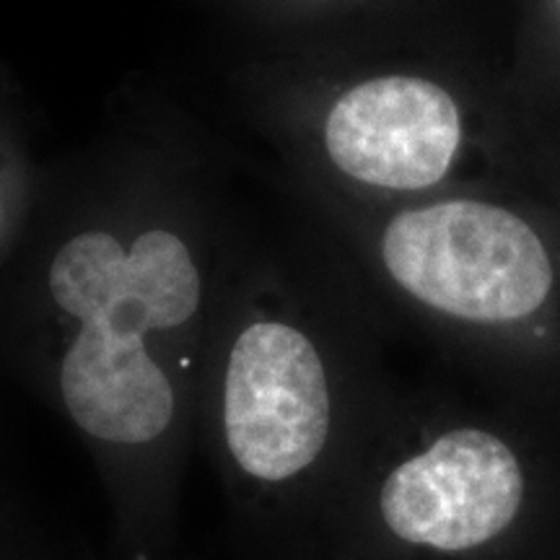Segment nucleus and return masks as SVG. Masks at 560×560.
<instances>
[{"label":"nucleus","mask_w":560,"mask_h":560,"mask_svg":"<svg viewBox=\"0 0 560 560\" xmlns=\"http://www.w3.org/2000/svg\"><path fill=\"white\" fill-rule=\"evenodd\" d=\"M223 425L242 470L285 480L310 467L330 431V392L310 338L280 322L247 327L231 350Z\"/></svg>","instance_id":"7ed1b4c3"},{"label":"nucleus","mask_w":560,"mask_h":560,"mask_svg":"<svg viewBox=\"0 0 560 560\" xmlns=\"http://www.w3.org/2000/svg\"><path fill=\"white\" fill-rule=\"evenodd\" d=\"M389 276L431 310L503 325L548 301L556 268L522 215L482 200H446L405 210L382 242Z\"/></svg>","instance_id":"f257e3e1"},{"label":"nucleus","mask_w":560,"mask_h":560,"mask_svg":"<svg viewBox=\"0 0 560 560\" xmlns=\"http://www.w3.org/2000/svg\"><path fill=\"white\" fill-rule=\"evenodd\" d=\"M60 310L83 322L75 346L100 355H145L143 332L177 327L200 304L190 252L170 231L138 236L130 252L115 236L91 231L68 242L50 268Z\"/></svg>","instance_id":"f03ea898"},{"label":"nucleus","mask_w":560,"mask_h":560,"mask_svg":"<svg viewBox=\"0 0 560 560\" xmlns=\"http://www.w3.org/2000/svg\"><path fill=\"white\" fill-rule=\"evenodd\" d=\"M462 140L457 102L439 83L384 75L346 91L330 109L325 145L348 177L423 190L450 172Z\"/></svg>","instance_id":"39448f33"},{"label":"nucleus","mask_w":560,"mask_h":560,"mask_svg":"<svg viewBox=\"0 0 560 560\" xmlns=\"http://www.w3.org/2000/svg\"><path fill=\"white\" fill-rule=\"evenodd\" d=\"M524 472L493 433L457 429L389 472L382 516L397 537L425 548H480L511 527L522 509Z\"/></svg>","instance_id":"20e7f679"}]
</instances>
